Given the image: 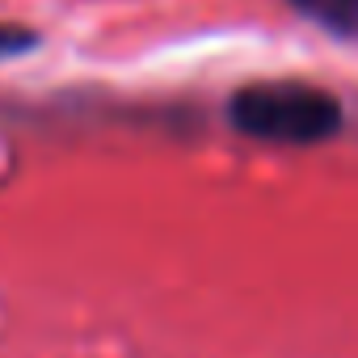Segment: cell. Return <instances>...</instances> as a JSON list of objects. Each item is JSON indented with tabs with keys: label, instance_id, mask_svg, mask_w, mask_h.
I'll list each match as a JSON object with an SVG mask.
<instances>
[{
	"label": "cell",
	"instance_id": "cell-1",
	"mask_svg": "<svg viewBox=\"0 0 358 358\" xmlns=\"http://www.w3.org/2000/svg\"><path fill=\"white\" fill-rule=\"evenodd\" d=\"M232 122L270 143H320L341 127V106L333 93L303 80H262L245 85L228 101Z\"/></svg>",
	"mask_w": 358,
	"mask_h": 358
},
{
	"label": "cell",
	"instance_id": "cell-2",
	"mask_svg": "<svg viewBox=\"0 0 358 358\" xmlns=\"http://www.w3.org/2000/svg\"><path fill=\"white\" fill-rule=\"evenodd\" d=\"M291 5L316 26H324L329 34L358 38V0H291Z\"/></svg>",
	"mask_w": 358,
	"mask_h": 358
},
{
	"label": "cell",
	"instance_id": "cell-3",
	"mask_svg": "<svg viewBox=\"0 0 358 358\" xmlns=\"http://www.w3.org/2000/svg\"><path fill=\"white\" fill-rule=\"evenodd\" d=\"M38 43V34H30L26 26H0V59H9V55H22Z\"/></svg>",
	"mask_w": 358,
	"mask_h": 358
}]
</instances>
